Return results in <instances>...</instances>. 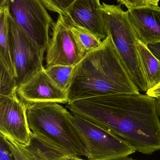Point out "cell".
<instances>
[{"instance_id":"5bb4252c","label":"cell","mask_w":160,"mask_h":160,"mask_svg":"<svg viewBox=\"0 0 160 160\" xmlns=\"http://www.w3.org/2000/svg\"><path fill=\"white\" fill-rule=\"evenodd\" d=\"M136 46L148 90L160 83V61L152 53L148 46L143 43L139 38Z\"/></svg>"},{"instance_id":"83f0119b","label":"cell","mask_w":160,"mask_h":160,"mask_svg":"<svg viewBox=\"0 0 160 160\" xmlns=\"http://www.w3.org/2000/svg\"><path fill=\"white\" fill-rule=\"evenodd\" d=\"M151 2H152V4L158 5L159 0H151Z\"/></svg>"},{"instance_id":"8992f818","label":"cell","mask_w":160,"mask_h":160,"mask_svg":"<svg viewBox=\"0 0 160 160\" xmlns=\"http://www.w3.org/2000/svg\"><path fill=\"white\" fill-rule=\"evenodd\" d=\"M71 120L88 160H118L136 151L125 141L71 113Z\"/></svg>"},{"instance_id":"9c48e42d","label":"cell","mask_w":160,"mask_h":160,"mask_svg":"<svg viewBox=\"0 0 160 160\" xmlns=\"http://www.w3.org/2000/svg\"><path fill=\"white\" fill-rule=\"evenodd\" d=\"M31 131L26 114V104L17 93L0 97V132L22 146L28 144Z\"/></svg>"},{"instance_id":"ba28073f","label":"cell","mask_w":160,"mask_h":160,"mask_svg":"<svg viewBox=\"0 0 160 160\" xmlns=\"http://www.w3.org/2000/svg\"><path fill=\"white\" fill-rule=\"evenodd\" d=\"M8 21L9 40L18 88L45 68L43 65L44 58L21 32L9 15Z\"/></svg>"},{"instance_id":"603a6c76","label":"cell","mask_w":160,"mask_h":160,"mask_svg":"<svg viewBox=\"0 0 160 160\" xmlns=\"http://www.w3.org/2000/svg\"><path fill=\"white\" fill-rule=\"evenodd\" d=\"M146 94L156 99L160 98V83L153 88L148 89L146 92Z\"/></svg>"},{"instance_id":"4fadbf2b","label":"cell","mask_w":160,"mask_h":160,"mask_svg":"<svg viewBox=\"0 0 160 160\" xmlns=\"http://www.w3.org/2000/svg\"><path fill=\"white\" fill-rule=\"evenodd\" d=\"M23 146L32 160H62L70 156H76L58 143L32 132L28 144Z\"/></svg>"},{"instance_id":"7a4b0ae2","label":"cell","mask_w":160,"mask_h":160,"mask_svg":"<svg viewBox=\"0 0 160 160\" xmlns=\"http://www.w3.org/2000/svg\"><path fill=\"white\" fill-rule=\"evenodd\" d=\"M66 92L68 103L104 95L140 93L110 36L75 66Z\"/></svg>"},{"instance_id":"e0dca14e","label":"cell","mask_w":160,"mask_h":160,"mask_svg":"<svg viewBox=\"0 0 160 160\" xmlns=\"http://www.w3.org/2000/svg\"><path fill=\"white\" fill-rule=\"evenodd\" d=\"M70 25L78 43L86 53L97 48L101 45L102 40L92 33L83 28Z\"/></svg>"},{"instance_id":"7402d4cb","label":"cell","mask_w":160,"mask_h":160,"mask_svg":"<svg viewBox=\"0 0 160 160\" xmlns=\"http://www.w3.org/2000/svg\"><path fill=\"white\" fill-rule=\"evenodd\" d=\"M0 160H15L13 154L2 136H0Z\"/></svg>"},{"instance_id":"9a60e30c","label":"cell","mask_w":160,"mask_h":160,"mask_svg":"<svg viewBox=\"0 0 160 160\" xmlns=\"http://www.w3.org/2000/svg\"><path fill=\"white\" fill-rule=\"evenodd\" d=\"M8 18L7 6L0 8V63H2L8 71L16 78L9 40Z\"/></svg>"},{"instance_id":"cb8c5ba5","label":"cell","mask_w":160,"mask_h":160,"mask_svg":"<svg viewBox=\"0 0 160 160\" xmlns=\"http://www.w3.org/2000/svg\"><path fill=\"white\" fill-rule=\"evenodd\" d=\"M148 47L152 53L160 61V43L149 45Z\"/></svg>"},{"instance_id":"277c9868","label":"cell","mask_w":160,"mask_h":160,"mask_svg":"<svg viewBox=\"0 0 160 160\" xmlns=\"http://www.w3.org/2000/svg\"><path fill=\"white\" fill-rule=\"evenodd\" d=\"M105 29L139 91L147 92V83L137 51L139 39L127 15L120 5L102 3Z\"/></svg>"},{"instance_id":"7c38bea8","label":"cell","mask_w":160,"mask_h":160,"mask_svg":"<svg viewBox=\"0 0 160 160\" xmlns=\"http://www.w3.org/2000/svg\"><path fill=\"white\" fill-rule=\"evenodd\" d=\"M127 15L138 38L149 45L160 43V7L150 4L130 8Z\"/></svg>"},{"instance_id":"3957f363","label":"cell","mask_w":160,"mask_h":160,"mask_svg":"<svg viewBox=\"0 0 160 160\" xmlns=\"http://www.w3.org/2000/svg\"><path fill=\"white\" fill-rule=\"evenodd\" d=\"M31 131L58 143L79 157H85L84 147L71 120V113L57 102L26 104Z\"/></svg>"},{"instance_id":"8fae6325","label":"cell","mask_w":160,"mask_h":160,"mask_svg":"<svg viewBox=\"0 0 160 160\" xmlns=\"http://www.w3.org/2000/svg\"><path fill=\"white\" fill-rule=\"evenodd\" d=\"M100 0H76L65 16L69 23L87 30L103 40L108 37Z\"/></svg>"},{"instance_id":"484cf974","label":"cell","mask_w":160,"mask_h":160,"mask_svg":"<svg viewBox=\"0 0 160 160\" xmlns=\"http://www.w3.org/2000/svg\"><path fill=\"white\" fill-rule=\"evenodd\" d=\"M8 0H0V8L7 6Z\"/></svg>"},{"instance_id":"d4e9b609","label":"cell","mask_w":160,"mask_h":160,"mask_svg":"<svg viewBox=\"0 0 160 160\" xmlns=\"http://www.w3.org/2000/svg\"><path fill=\"white\" fill-rule=\"evenodd\" d=\"M62 160H86L83 159L78 156H72L67 157L63 159Z\"/></svg>"},{"instance_id":"6da1fadb","label":"cell","mask_w":160,"mask_h":160,"mask_svg":"<svg viewBox=\"0 0 160 160\" xmlns=\"http://www.w3.org/2000/svg\"><path fill=\"white\" fill-rule=\"evenodd\" d=\"M66 108L117 136L138 152L160 150V120L157 99L139 94L98 96L67 103Z\"/></svg>"},{"instance_id":"2e32d148","label":"cell","mask_w":160,"mask_h":160,"mask_svg":"<svg viewBox=\"0 0 160 160\" xmlns=\"http://www.w3.org/2000/svg\"><path fill=\"white\" fill-rule=\"evenodd\" d=\"M74 67L56 65L45 68V70L54 82L62 90L67 91Z\"/></svg>"},{"instance_id":"ffe728a7","label":"cell","mask_w":160,"mask_h":160,"mask_svg":"<svg viewBox=\"0 0 160 160\" xmlns=\"http://www.w3.org/2000/svg\"><path fill=\"white\" fill-rule=\"evenodd\" d=\"M0 136H2L3 138L13 154L15 160H32L22 145L11 139L5 138L1 135Z\"/></svg>"},{"instance_id":"d6986e66","label":"cell","mask_w":160,"mask_h":160,"mask_svg":"<svg viewBox=\"0 0 160 160\" xmlns=\"http://www.w3.org/2000/svg\"><path fill=\"white\" fill-rule=\"evenodd\" d=\"M46 8L58 15L65 16L71 5L76 0H40Z\"/></svg>"},{"instance_id":"52a82bcc","label":"cell","mask_w":160,"mask_h":160,"mask_svg":"<svg viewBox=\"0 0 160 160\" xmlns=\"http://www.w3.org/2000/svg\"><path fill=\"white\" fill-rule=\"evenodd\" d=\"M46 50V68L56 65L75 66L86 54L71 31L64 15H58Z\"/></svg>"},{"instance_id":"5b68a950","label":"cell","mask_w":160,"mask_h":160,"mask_svg":"<svg viewBox=\"0 0 160 160\" xmlns=\"http://www.w3.org/2000/svg\"><path fill=\"white\" fill-rule=\"evenodd\" d=\"M8 15L21 32L44 56L55 22L40 0H8Z\"/></svg>"},{"instance_id":"f1b7e54d","label":"cell","mask_w":160,"mask_h":160,"mask_svg":"<svg viewBox=\"0 0 160 160\" xmlns=\"http://www.w3.org/2000/svg\"><path fill=\"white\" fill-rule=\"evenodd\" d=\"M118 160H136L135 159H133L132 158H129V157H126V158H123L120 159Z\"/></svg>"},{"instance_id":"ac0fdd59","label":"cell","mask_w":160,"mask_h":160,"mask_svg":"<svg viewBox=\"0 0 160 160\" xmlns=\"http://www.w3.org/2000/svg\"><path fill=\"white\" fill-rule=\"evenodd\" d=\"M1 80H0V97L11 96L17 93V80L5 67L0 63Z\"/></svg>"},{"instance_id":"30bf717a","label":"cell","mask_w":160,"mask_h":160,"mask_svg":"<svg viewBox=\"0 0 160 160\" xmlns=\"http://www.w3.org/2000/svg\"><path fill=\"white\" fill-rule=\"evenodd\" d=\"M19 98L26 104L39 102L66 103L67 92L60 89L45 71L41 69L23 84L18 88Z\"/></svg>"},{"instance_id":"44dd1931","label":"cell","mask_w":160,"mask_h":160,"mask_svg":"<svg viewBox=\"0 0 160 160\" xmlns=\"http://www.w3.org/2000/svg\"><path fill=\"white\" fill-rule=\"evenodd\" d=\"M117 1L126 6L128 9L147 6L152 4L151 0H117Z\"/></svg>"},{"instance_id":"4316f807","label":"cell","mask_w":160,"mask_h":160,"mask_svg":"<svg viewBox=\"0 0 160 160\" xmlns=\"http://www.w3.org/2000/svg\"><path fill=\"white\" fill-rule=\"evenodd\" d=\"M157 109L158 114L160 120V98L157 99Z\"/></svg>"}]
</instances>
